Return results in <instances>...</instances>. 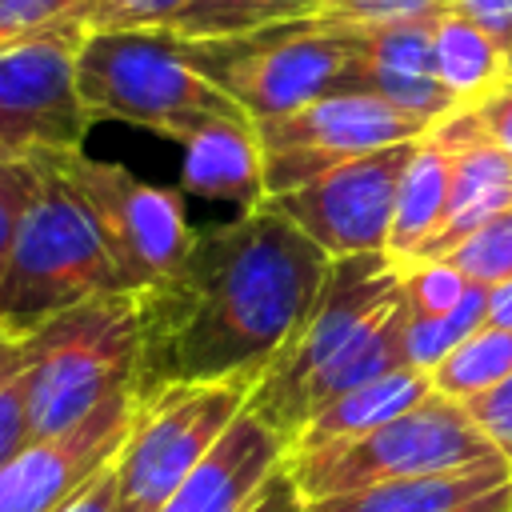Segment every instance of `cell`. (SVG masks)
Segmentation results:
<instances>
[{"label":"cell","instance_id":"6da1fadb","mask_svg":"<svg viewBox=\"0 0 512 512\" xmlns=\"http://www.w3.org/2000/svg\"><path fill=\"white\" fill-rule=\"evenodd\" d=\"M328 264L268 196L200 232L188 256L140 292L136 396L216 380L256 388L304 324Z\"/></svg>","mask_w":512,"mask_h":512},{"label":"cell","instance_id":"7a4b0ae2","mask_svg":"<svg viewBox=\"0 0 512 512\" xmlns=\"http://www.w3.org/2000/svg\"><path fill=\"white\" fill-rule=\"evenodd\" d=\"M396 368H408L396 260L388 252L332 256L304 324L256 380L248 412L292 448L324 404Z\"/></svg>","mask_w":512,"mask_h":512},{"label":"cell","instance_id":"3957f363","mask_svg":"<svg viewBox=\"0 0 512 512\" xmlns=\"http://www.w3.org/2000/svg\"><path fill=\"white\" fill-rule=\"evenodd\" d=\"M76 96L88 120L112 116L188 144L212 124L252 120L164 28L88 32L76 48Z\"/></svg>","mask_w":512,"mask_h":512},{"label":"cell","instance_id":"277c9868","mask_svg":"<svg viewBox=\"0 0 512 512\" xmlns=\"http://www.w3.org/2000/svg\"><path fill=\"white\" fill-rule=\"evenodd\" d=\"M140 292H100L24 336L28 432L48 440L136 384Z\"/></svg>","mask_w":512,"mask_h":512},{"label":"cell","instance_id":"5b68a950","mask_svg":"<svg viewBox=\"0 0 512 512\" xmlns=\"http://www.w3.org/2000/svg\"><path fill=\"white\" fill-rule=\"evenodd\" d=\"M36 160L40 188L0 272V328L12 336H28L56 312L76 308L100 292H120L96 216L48 164V156Z\"/></svg>","mask_w":512,"mask_h":512},{"label":"cell","instance_id":"8992f818","mask_svg":"<svg viewBox=\"0 0 512 512\" xmlns=\"http://www.w3.org/2000/svg\"><path fill=\"white\" fill-rule=\"evenodd\" d=\"M484 460H504V456L472 424L464 404L432 392L428 400L384 420L372 432H360L324 448H308V452H288V472L304 500H320V496H340V492L384 484V480L456 472Z\"/></svg>","mask_w":512,"mask_h":512},{"label":"cell","instance_id":"52a82bcc","mask_svg":"<svg viewBox=\"0 0 512 512\" xmlns=\"http://www.w3.org/2000/svg\"><path fill=\"white\" fill-rule=\"evenodd\" d=\"M180 44L184 56L252 116V124L340 92L352 64V36L316 28L312 20Z\"/></svg>","mask_w":512,"mask_h":512},{"label":"cell","instance_id":"ba28073f","mask_svg":"<svg viewBox=\"0 0 512 512\" xmlns=\"http://www.w3.org/2000/svg\"><path fill=\"white\" fill-rule=\"evenodd\" d=\"M252 384H164L136 396L132 428L112 456L116 508L160 512L200 456L224 436V428L248 408Z\"/></svg>","mask_w":512,"mask_h":512},{"label":"cell","instance_id":"9c48e42d","mask_svg":"<svg viewBox=\"0 0 512 512\" xmlns=\"http://www.w3.org/2000/svg\"><path fill=\"white\" fill-rule=\"evenodd\" d=\"M44 156L96 216L120 292L152 288L188 256L196 232L188 228L180 192L144 184L120 164L84 156V148L44 152Z\"/></svg>","mask_w":512,"mask_h":512},{"label":"cell","instance_id":"30bf717a","mask_svg":"<svg viewBox=\"0 0 512 512\" xmlns=\"http://www.w3.org/2000/svg\"><path fill=\"white\" fill-rule=\"evenodd\" d=\"M424 132L428 128L420 120L364 92H332L292 112L256 120L264 196L296 192L364 152L416 140Z\"/></svg>","mask_w":512,"mask_h":512},{"label":"cell","instance_id":"8fae6325","mask_svg":"<svg viewBox=\"0 0 512 512\" xmlns=\"http://www.w3.org/2000/svg\"><path fill=\"white\" fill-rule=\"evenodd\" d=\"M80 32L0 48V164L80 148L92 120L76 96Z\"/></svg>","mask_w":512,"mask_h":512},{"label":"cell","instance_id":"7c38bea8","mask_svg":"<svg viewBox=\"0 0 512 512\" xmlns=\"http://www.w3.org/2000/svg\"><path fill=\"white\" fill-rule=\"evenodd\" d=\"M416 140L364 152L316 176L312 184L284 192V196H268V200H276V208L328 256L388 252L392 208H396L400 176L416 152Z\"/></svg>","mask_w":512,"mask_h":512},{"label":"cell","instance_id":"4fadbf2b","mask_svg":"<svg viewBox=\"0 0 512 512\" xmlns=\"http://www.w3.org/2000/svg\"><path fill=\"white\" fill-rule=\"evenodd\" d=\"M136 416V384L112 392L60 436L28 440L0 468V512H64L120 452Z\"/></svg>","mask_w":512,"mask_h":512},{"label":"cell","instance_id":"5bb4252c","mask_svg":"<svg viewBox=\"0 0 512 512\" xmlns=\"http://www.w3.org/2000/svg\"><path fill=\"white\" fill-rule=\"evenodd\" d=\"M348 36H352V64L344 72L340 92L380 96L384 104L400 108L424 128L456 112V100L436 76L432 16L388 24V28H368V32H348Z\"/></svg>","mask_w":512,"mask_h":512},{"label":"cell","instance_id":"9a60e30c","mask_svg":"<svg viewBox=\"0 0 512 512\" xmlns=\"http://www.w3.org/2000/svg\"><path fill=\"white\" fill-rule=\"evenodd\" d=\"M452 156V176H448V208L440 228L432 232V240L404 264H420V260H444L468 232H476L484 220H492L496 212L512 208V156L504 148H496L476 116L468 108L448 112L444 120H436L428 128Z\"/></svg>","mask_w":512,"mask_h":512},{"label":"cell","instance_id":"2e32d148","mask_svg":"<svg viewBox=\"0 0 512 512\" xmlns=\"http://www.w3.org/2000/svg\"><path fill=\"white\" fill-rule=\"evenodd\" d=\"M284 464L288 440L244 408L160 512H244Z\"/></svg>","mask_w":512,"mask_h":512},{"label":"cell","instance_id":"e0dca14e","mask_svg":"<svg viewBox=\"0 0 512 512\" xmlns=\"http://www.w3.org/2000/svg\"><path fill=\"white\" fill-rule=\"evenodd\" d=\"M512 480V468L504 460H484L456 472L416 476V480H384L368 488H352L340 496L304 500V512H448L496 484Z\"/></svg>","mask_w":512,"mask_h":512},{"label":"cell","instance_id":"ac0fdd59","mask_svg":"<svg viewBox=\"0 0 512 512\" xmlns=\"http://www.w3.org/2000/svg\"><path fill=\"white\" fill-rule=\"evenodd\" d=\"M432 396V380L428 372L420 368H396L388 376H376L344 396H336L332 404H324L292 440L288 452H308V448H324V444H336V440H348V436H360V432H372L380 428L384 420L416 408L420 400Z\"/></svg>","mask_w":512,"mask_h":512},{"label":"cell","instance_id":"d6986e66","mask_svg":"<svg viewBox=\"0 0 512 512\" xmlns=\"http://www.w3.org/2000/svg\"><path fill=\"white\" fill-rule=\"evenodd\" d=\"M184 188L208 200H236L244 208L264 200L256 124H212L184 144Z\"/></svg>","mask_w":512,"mask_h":512},{"label":"cell","instance_id":"ffe728a7","mask_svg":"<svg viewBox=\"0 0 512 512\" xmlns=\"http://www.w3.org/2000/svg\"><path fill=\"white\" fill-rule=\"evenodd\" d=\"M448 176H452L448 148L432 132H424L416 140V152H412L404 176H400V192H396V208H392L388 256L396 264L412 260L440 228L444 208H448Z\"/></svg>","mask_w":512,"mask_h":512},{"label":"cell","instance_id":"44dd1931","mask_svg":"<svg viewBox=\"0 0 512 512\" xmlns=\"http://www.w3.org/2000/svg\"><path fill=\"white\" fill-rule=\"evenodd\" d=\"M432 60L456 108H468L492 88H500L508 68V52L476 20H468L456 8H444L432 16Z\"/></svg>","mask_w":512,"mask_h":512},{"label":"cell","instance_id":"7402d4cb","mask_svg":"<svg viewBox=\"0 0 512 512\" xmlns=\"http://www.w3.org/2000/svg\"><path fill=\"white\" fill-rule=\"evenodd\" d=\"M504 376H512V328H500L488 320L428 372L432 392H440L456 404L488 392Z\"/></svg>","mask_w":512,"mask_h":512},{"label":"cell","instance_id":"603a6c76","mask_svg":"<svg viewBox=\"0 0 512 512\" xmlns=\"http://www.w3.org/2000/svg\"><path fill=\"white\" fill-rule=\"evenodd\" d=\"M324 8V0H192L164 32L180 40H208V36H236L256 32L268 24L308 20Z\"/></svg>","mask_w":512,"mask_h":512},{"label":"cell","instance_id":"cb8c5ba5","mask_svg":"<svg viewBox=\"0 0 512 512\" xmlns=\"http://www.w3.org/2000/svg\"><path fill=\"white\" fill-rule=\"evenodd\" d=\"M484 320H488V288L484 284H476L464 296V304H456L444 316H408L404 312V360H408V368L432 372Z\"/></svg>","mask_w":512,"mask_h":512},{"label":"cell","instance_id":"d4e9b609","mask_svg":"<svg viewBox=\"0 0 512 512\" xmlns=\"http://www.w3.org/2000/svg\"><path fill=\"white\" fill-rule=\"evenodd\" d=\"M444 260L452 268H460L472 284H484V288L512 280V208L496 212L476 232H468Z\"/></svg>","mask_w":512,"mask_h":512},{"label":"cell","instance_id":"484cf974","mask_svg":"<svg viewBox=\"0 0 512 512\" xmlns=\"http://www.w3.org/2000/svg\"><path fill=\"white\" fill-rule=\"evenodd\" d=\"M400 268V304L408 316H444L476 288L460 268L448 260H420V264H396Z\"/></svg>","mask_w":512,"mask_h":512},{"label":"cell","instance_id":"4316f807","mask_svg":"<svg viewBox=\"0 0 512 512\" xmlns=\"http://www.w3.org/2000/svg\"><path fill=\"white\" fill-rule=\"evenodd\" d=\"M448 4L452 0H324V8L308 20L328 32H368L404 20H428Z\"/></svg>","mask_w":512,"mask_h":512},{"label":"cell","instance_id":"83f0119b","mask_svg":"<svg viewBox=\"0 0 512 512\" xmlns=\"http://www.w3.org/2000/svg\"><path fill=\"white\" fill-rule=\"evenodd\" d=\"M88 8L92 0H0V48L56 32H80Z\"/></svg>","mask_w":512,"mask_h":512},{"label":"cell","instance_id":"f1b7e54d","mask_svg":"<svg viewBox=\"0 0 512 512\" xmlns=\"http://www.w3.org/2000/svg\"><path fill=\"white\" fill-rule=\"evenodd\" d=\"M192 0H92L80 20V36L88 32H132V28H168Z\"/></svg>","mask_w":512,"mask_h":512},{"label":"cell","instance_id":"f546056e","mask_svg":"<svg viewBox=\"0 0 512 512\" xmlns=\"http://www.w3.org/2000/svg\"><path fill=\"white\" fill-rule=\"evenodd\" d=\"M40 188V160H12V164H0V272L8 264V252H12V240H16V228L32 204Z\"/></svg>","mask_w":512,"mask_h":512},{"label":"cell","instance_id":"4dcf8cb0","mask_svg":"<svg viewBox=\"0 0 512 512\" xmlns=\"http://www.w3.org/2000/svg\"><path fill=\"white\" fill-rule=\"evenodd\" d=\"M464 412L472 416V424L488 436V444L512 468V376H504L500 384H492L480 396H468L464 400Z\"/></svg>","mask_w":512,"mask_h":512},{"label":"cell","instance_id":"1f68e13d","mask_svg":"<svg viewBox=\"0 0 512 512\" xmlns=\"http://www.w3.org/2000/svg\"><path fill=\"white\" fill-rule=\"evenodd\" d=\"M32 440L28 432V388H24V368L0 384V468Z\"/></svg>","mask_w":512,"mask_h":512},{"label":"cell","instance_id":"d6a6232c","mask_svg":"<svg viewBox=\"0 0 512 512\" xmlns=\"http://www.w3.org/2000/svg\"><path fill=\"white\" fill-rule=\"evenodd\" d=\"M468 112L476 116L480 132L496 148H504L512 156V80H504L500 88H492L488 96H480L476 104H468Z\"/></svg>","mask_w":512,"mask_h":512},{"label":"cell","instance_id":"836d02e7","mask_svg":"<svg viewBox=\"0 0 512 512\" xmlns=\"http://www.w3.org/2000/svg\"><path fill=\"white\" fill-rule=\"evenodd\" d=\"M448 8L464 12L468 20H476L504 52L512 48V0H452Z\"/></svg>","mask_w":512,"mask_h":512},{"label":"cell","instance_id":"e575fe53","mask_svg":"<svg viewBox=\"0 0 512 512\" xmlns=\"http://www.w3.org/2000/svg\"><path fill=\"white\" fill-rule=\"evenodd\" d=\"M244 512H304V496H300V488H296L288 464L260 488V496H256Z\"/></svg>","mask_w":512,"mask_h":512},{"label":"cell","instance_id":"d590c367","mask_svg":"<svg viewBox=\"0 0 512 512\" xmlns=\"http://www.w3.org/2000/svg\"><path fill=\"white\" fill-rule=\"evenodd\" d=\"M64 512H120L116 508V476H112V460L80 488V496L64 508Z\"/></svg>","mask_w":512,"mask_h":512},{"label":"cell","instance_id":"8d00e7d4","mask_svg":"<svg viewBox=\"0 0 512 512\" xmlns=\"http://www.w3.org/2000/svg\"><path fill=\"white\" fill-rule=\"evenodd\" d=\"M448 512H512V480H504V484H496V488H488V492H480V496H472Z\"/></svg>","mask_w":512,"mask_h":512},{"label":"cell","instance_id":"74e56055","mask_svg":"<svg viewBox=\"0 0 512 512\" xmlns=\"http://www.w3.org/2000/svg\"><path fill=\"white\" fill-rule=\"evenodd\" d=\"M24 368V336H12L0 328V384Z\"/></svg>","mask_w":512,"mask_h":512},{"label":"cell","instance_id":"f35d334b","mask_svg":"<svg viewBox=\"0 0 512 512\" xmlns=\"http://www.w3.org/2000/svg\"><path fill=\"white\" fill-rule=\"evenodd\" d=\"M488 324L512 328V280L488 288Z\"/></svg>","mask_w":512,"mask_h":512},{"label":"cell","instance_id":"ab89813d","mask_svg":"<svg viewBox=\"0 0 512 512\" xmlns=\"http://www.w3.org/2000/svg\"><path fill=\"white\" fill-rule=\"evenodd\" d=\"M504 80H512V48H508V68H504Z\"/></svg>","mask_w":512,"mask_h":512}]
</instances>
